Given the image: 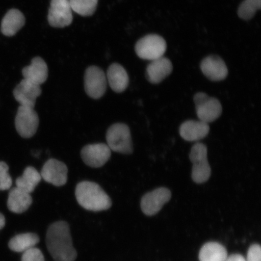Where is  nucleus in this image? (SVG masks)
<instances>
[{
	"instance_id": "nucleus-1",
	"label": "nucleus",
	"mask_w": 261,
	"mask_h": 261,
	"mask_svg": "<svg viewBox=\"0 0 261 261\" xmlns=\"http://www.w3.org/2000/svg\"><path fill=\"white\" fill-rule=\"evenodd\" d=\"M48 252L55 261H74L77 253L71 238L69 225L59 221L48 227L46 233Z\"/></svg>"
},
{
	"instance_id": "nucleus-2",
	"label": "nucleus",
	"mask_w": 261,
	"mask_h": 261,
	"mask_svg": "<svg viewBox=\"0 0 261 261\" xmlns=\"http://www.w3.org/2000/svg\"><path fill=\"white\" fill-rule=\"evenodd\" d=\"M77 203L87 211L100 212L109 210L112 201L99 185L93 181L79 182L75 190Z\"/></svg>"
},
{
	"instance_id": "nucleus-3",
	"label": "nucleus",
	"mask_w": 261,
	"mask_h": 261,
	"mask_svg": "<svg viewBox=\"0 0 261 261\" xmlns=\"http://www.w3.org/2000/svg\"><path fill=\"white\" fill-rule=\"evenodd\" d=\"M107 145L111 151L123 154H132L133 145L130 129L125 123H114L106 134Z\"/></svg>"
},
{
	"instance_id": "nucleus-4",
	"label": "nucleus",
	"mask_w": 261,
	"mask_h": 261,
	"mask_svg": "<svg viewBox=\"0 0 261 261\" xmlns=\"http://www.w3.org/2000/svg\"><path fill=\"white\" fill-rule=\"evenodd\" d=\"M189 159L192 163V178L196 184L206 182L211 175L207 160V148L203 143H197L192 147Z\"/></svg>"
},
{
	"instance_id": "nucleus-5",
	"label": "nucleus",
	"mask_w": 261,
	"mask_h": 261,
	"mask_svg": "<svg viewBox=\"0 0 261 261\" xmlns=\"http://www.w3.org/2000/svg\"><path fill=\"white\" fill-rule=\"evenodd\" d=\"M167 44L164 38L158 35L145 36L137 42L135 51L143 60L154 61L164 55Z\"/></svg>"
},
{
	"instance_id": "nucleus-6",
	"label": "nucleus",
	"mask_w": 261,
	"mask_h": 261,
	"mask_svg": "<svg viewBox=\"0 0 261 261\" xmlns=\"http://www.w3.org/2000/svg\"><path fill=\"white\" fill-rule=\"evenodd\" d=\"M196 113L199 120L208 123L219 118L223 109L219 100L204 93H198L194 97Z\"/></svg>"
},
{
	"instance_id": "nucleus-7",
	"label": "nucleus",
	"mask_w": 261,
	"mask_h": 261,
	"mask_svg": "<svg viewBox=\"0 0 261 261\" xmlns=\"http://www.w3.org/2000/svg\"><path fill=\"white\" fill-rule=\"evenodd\" d=\"M40 119L34 109L19 106L16 114L15 125L16 130L22 138H32L37 133Z\"/></svg>"
},
{
	"instance_id": "nucleus-8",
	"label": "nucleus",
	"mask_w": 261,
	"mask_h": 261,
	"mask_svg": "<svg viewBox=\"0 0 261 261\" xmlns=\"http://www.w3.org/2000/svg\"><path fill=\"white\" fill-rule=\"evenodd\" d=\"M107 87L104 71L97 66L87 68L84 75V89L87 95L94 99H100L105 94Z\"/></svg>"
},
{
	"instance_id": "nucleus-9",
	"label": "nucleus",
	"mask_w": 261,
	"mask_h": 261,
	"mask_svg": "<svg viewBox=\"0 0 261 261\" xmlns=\"http://www.w3.org/2000/svg\"><path fill=\"white\" fill-rule=\"evenodd\" d=\"M72 11L69 0H51L48 15L49 24L56 28L70 25L73 21Z\"/></svg>"
},
{
	"instance_id": "nucleus-10",
	"label": "nucleus",
	"mask_w": 261,
	"mask_h": 261,
	"mask_svg": "<svg viewBox=\"0 0 261 261\" xmlns=\"http://www.w3.org/2000/svg\"><path fill=\"white\" fill-rule=\"evenodd\" d=\"M81 155L85 164L91 168H99L109 161L112 151L105 143H94L85 146L81 150Z\"/></svg>"
},
{
	"instance_id": "nucleus-11",
	"label": "nucleus",
	"mask_w": 261,
	"mask_h": 261,
	"mask_svg": "<svg viewBox=\"0 0 261 261\" xmlns=\"http://www.w3.org/2000/svg\"><path fill=\"white\" fill-rule=\"evenodd\" d=\"M40 174L45 181L60 187L66 184L68 168L64 163L50 159L45 163Z\"/></svg>"
},
{
	"instance_id": "nucleus-12",
	"label": "nucleus",
	"mask_w": 261,
	"mask_h": 261,
	"mask_svg": "<svg viewBox=\"0 0 261 261\" xmlns=\"http://www.w3.org/2000/svg\"><path fill=\"white\" fill-rule=\"evenodd\" d=\"M171 198V192L168 189H156L143 196L141 200L142 210L145 215L152 216L158 213Z\"/></svg>"
},
{
	"instance_id": "nucleus-13",
	"label": "nucleus",
	"mask_w": 261,
	"mask_h": 261,
	"mask_svg": "<svg viewBox=\"0 0 261 261\" xmlns=\"http://www.w3.org/2000/svg\"><path fill=\"white\" fill-rule=\"evenodd\" d=\"M41 93L40 86L24 79L16 86L13 94L21 106L34 109L36 100Z\"/></svg>"
},
{
	"instance_id": "nucleus-14",
	"label": "nucleus",
	"mask_w": 261,
	"mask_h": 261,
	"mask_svg": "<svg viewBox=\"0 0 261 261\" xmlns=\"http://www.w3.org/2000/svg\"><path fill=\"white\" fill-rule=\"evenodd\" d=\"M202 72L212 81H221L226 79L228 69L222 59L216 55H211L202 61L200 65Z\"/></svg>"
},
{
	"instance_id": "nucleus-15",
	"label": "nucleus",
	"mask_w": 261,
	"mask_h": 261,
	"mask_svg": "<svg viewBox=\"0 0 261 261\" xmlns=\"http://www.w3.org/2000/svg\"><path fill=\"white\" fill-rule=\"evenodd\" d=\"M208 123L201 120H187L179 128V134L182 139L188 142H197L203 139L210 133Z\"/></svg>"
},
{
	"instance_id": "nucleus-16",
	"label": "nucleus",
	"mask_w": 261,
	"mask_h": 261,
	"mask_svg": "<svg viewBox=\"0 0 261 261\" xmlns=\"http://www.w3.org/2000/svg\"><path fill=\"white\" fill-rule=\"evenodd\" d=\"M173 70L172 63L169 59L162 57L152 61L146 68V76L150 83H161L171 74Z\"/></svg>"
},
{
	"instance_id": "nucleus-17",
	"label": "nucleus",
	"mask_w": 261,
	"mask_h": 261,
	"mask_svg": "<svg viewBox=\"0 0 261 261\" xmlns=\"http://www.w3.org/2000/svg\"><path fill=\"white\" fill-rule=\"evenodd\" d=\"M48 73L47 64L41 57L33 59L31 65L24 67L22 71L24 79L39 86L47 81Z\"/></svg>"
},
{
	"instance_id": "nucleus-18",
	"label": "nucleus",
	"mask_w": 261,
	"mask_h": 261,
	"mask_svg": "<svg viewBox=\"0 0 261 261\" xmlns=\"http://www.w3.org/2000/svg\"><path fill=\"white\" fill-rule=\"evenodd\" d=\"M107 83L111 89L116 93H122L129 85V76L121 65L114 63L108 68Z\"/></svg>"
},
{
	"instance_id": "nucleus-19",
	"label": "nucleus",
	"mask_w": 261,
	"mask_h": 261,
	"mask_svg": "<svg viewBox=\"0 0 261 261\" xmlns=\"http://www.w3.org/2000/svg\"><path fill=\"white\" fill-rule=\"evenodd\" d=\"M32 201L31 194L15 187L9 191L7 205L10 211L19 214L28 211Z\"/></svg>"
},
{
	"instance_id": "nucleus-20",
	"label": "nucleus",
	"mask_w": 261,
	"mask_h": 261,
	"mask_svg": "<svg viewBox=\"0 0 261 261\" xmlns=\"http://www.w3.org/2000/svg\"><path fill=\"white\" fill-rule=\"evenodd\" d=\"M25 24V17L17 9H11L6 14L2 22L1 30L7 37L15 35Z\"/></svg>"
},
{
	"instance_id": "nucleus-21",
	"label": "nucleus",
	"mask_w": 261,
	"mask_h": 261,
	"mask_svg": "<svg viewBox=\"0 0 261 261\" xmlns=\"http://www.w3.org/2000/svg\"><path fill=\"white\" fill-rule=\"evenodd\" d=\"M41 179L40 173L34 167L28 166L25 169L23 174L16 178V187L31 194L35 191Z\"/></svg>"
},
{
	"instance_id": "nucleus-22",
	"label": "nucleus",
	"mask_w": 261,
	"mask_h": 261,
	"mask_svg": "<svg viewBox=\"0 0 261 261\" xmlns=\"http://www.w3.org/2000/svg\"><path fill=\"white\" fill-rule=\"evenodd\" d=\"M40 242V237L34 233L18 234L13 237L9 242V247L13 252L24 253L34 247Z\"/></svg>"
},
{
	"instance_id": "nucleus-23",
	"label": "nucleus",
	"mask_w": 261,
	"mask_h": 261,
	"mask_svg": "<svg viewBox=\"0 0 261 261\" xmlns=\"http://www.w3.org/2000/svg\"><path fill=\"white\" fill-rule=\"evenodd\" d=\"M227 250L219 243L211 242L204 245L199 254L200 261H225Z\"/></svg>"
},
{
	"instance_id": "nucleus-24",
	"label": "nucleus",
	"mask_w": 261,
	"mask_h": 261,
	"mask_svg": "<svg viewBox=\"0 0 261 261\" xmlns=\"http://www.w3.org/2000/svg\"><path fill=\"white\" fill-rule=\"evenodd\" d=\"M72 11L83 16L92 15L97 6L98 0H69Z\"/></svg>"
},
{
	"instance_id": "nucleus-25",
	"label": "nucleus",
	"mask_w": 261,
	"mask_h": 261,
	"mask_svg": "<svg viewBox=\"0 0 261 261\" xmlns=\"http://www.w3.org/2000/svg\"><path fill=\"white\" fill-rule=\"evenodd\" d=\"M261 7V0H244L238 10V15L244 20L252 19Z\"/></svg>"
},
{
	"instance_id": "nucleus-26",
	"label": "nucleus",
	"mask_w": 261,
	"mask_h": 261,
	"mask_svg": "<svg viewBox=\"0 0 261 261\" xmlns=\"http://www.w3.org/2000/svg\"><path fill=\"white\" fill-rule=\"evenodd\" d=\"M12 185V179L9 174V166L0 162V191L8 190Z\"/></svg>"
},
{
	"instance_id": "nucleus-27",
	"label": "nucleus",
	"mask_w": 261,
	"mask_h": 261,
	"mask_svg": "<svg viewBox=\"0 0 261 261\" xmlns=\"http://www.w3.org/2000/svg\"><path fill=\"white\" fill-rule=\"evenodd\" d=\"M21 261H45V258L41 250L34 247L22 253Z\"/></svg>"
},
{
	"instance_id": "nucleus-28",
	"label": "nucleus",
	"mask_w": 261,
	"mask_h": 261,
	"mask_svg": "<svg viewBox=\"0 0 261 261\" xmlns=\"http://www.w3.org/2000/svg\"><path fill=\"white\" fill-rule=\"evenodd\" d=\"M246 261H261V249L259 245L253 244L248 251Z\"/></svg>"
},
{
	"instance_id": "nucleus-29",
	"label": "nucleus",
	"mask_w": 261,
	"mask_h": 261,
	"mask_svg": "<svg viewBox=\"0 0 261 261\" xmlns=\"http://www.w3.org/2000/svg\"><path fill=\"white\" fill-rule=\"evenodd\" d=\"M225 261H246L244 256L239 254H234L227 257Z\"/></svg>"
},
{
	"instance_id": "nucleus-30",
	"label": "nucleus",
	"mask_w": 261,
	"mask_h": 261,
	"mask_svg": "<svg viewBox=\"0 0 261 261\" xmlns=\"http://www.w3.org/2000/svg\"><path fill=\"white\" fill-rule=\"evenodd\" d=\"M6 225V219L4 215L0 213V230H2Z\"/></svg>"
}]
</instances>
